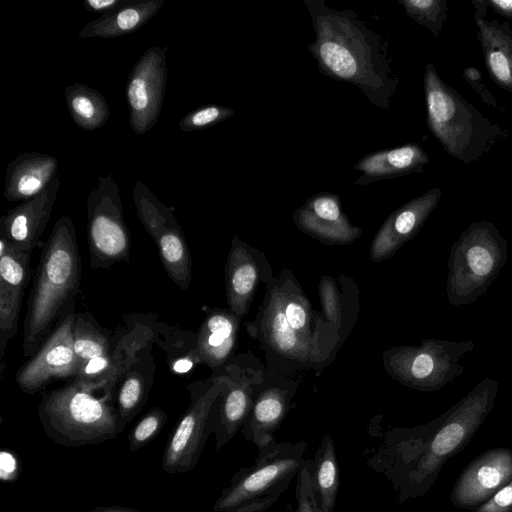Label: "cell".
Wrapping results in <instances>:
<instances>
[{
    "label": "cell",
    "instance_id": "obj_7",
    "mask_svg": "<svg viewBox=\"0 0 512 512\" xmlns=\"http://www.w3.org/2000/svg\"><path fill=\"white\" fill-rule=\"evenodd\" d=\"M256 460L238 470L213 504L214 512H265L297 476L308 458L304 441L277 442L258 449Z\"/></svg>",
    "mask_w": 512,
    "mask_h": 512
},
{
    "label": "cell",
    "instance_id": "obj_28",
    "mask_svg": "<svg viewBox=\"0 0 512 512\" xmlns=\"http://www.w3.org/2000/svg\"><path fill=\"white\" fill-rule=\"evenodd\" d=\"M164 0L130 1L112 12L88 22L79 32L82 39L116 38L136 32L160 10Z\"/></svg>",
    "mask_w": 512,
    "mask_h": 512
},
{
    "label": "cell",
    "instance_id": "obj_11",
    "mask_svg": "<svg viewBox=\"0 0 512 512\" xmlns=\"http://www.w3.org/2000/svg\"><path fill=\"white\" fill-rule=\"evenodd\" d=\"M226 385L225 376L219 370L207 380H197L187 386L190 405L165 446L162 457L165 472L182 474L195 468L210 435L208 419L212 405Z\"/></svg>",
    "mask_w": 512,
    "mask_h": 512
},
{
    "label": "cell",
    "instance_id": "obj_33",
    "mask_svg": "<svg viewBox=\"0 0 512 512\" xmlns=\"http://www.w3.org/2000/svg\"><path fill=\"white\" fill-rule=\"evenodd\" d=\"M166 413L159 407L150 409L132 428L128 435V445L135 452L148 444L167 422Z\"/></svg>",
    "mask_w": 512,
    "mask_h": 512
},
{
    "label": "cell",
    "instance_id": "obj_25",
    "mask_svg": "<svg viewBox=\"0 0 512 512\" xmlns=\"http://www.w3.org/2000/svg\"><path fill=\"white\" fill-rule=\"evenodd\" d=\"M427 163V153L416 143L371 152L354 165L355 171L362 172L355 184L368 185L378 180L392 179L414 172L421 173Z\"/></svg>",
    "mask_w": 512,
    "mask_h": 512
},
{
    "label": "cell",
    "instance_id": "obj_38",
    "mask_svg": "<svg viewBox=\"0 0 512 512\" xmlns=\"http://www.w3.org/2000/svg\"><path fill=\"white\" fill-rule=\"evenodd\" d=\"M20 473V462L14 453L3 450L0 453V480L2 482H13Z\"/></svg>",
    "mask_w": 512,
    "mask_h": 512
},
{
    "label": "cell",
    "instance_id": "obj_36",
    "mask_svg": "<svg viewBox=\"0 0 512 512\" xmlns=\"http://www.w3.org/2000/svg\"><path fill=\"white\" fill-rule=\"evenodd\" d=\"M296 507L291 512H323L314 496L306 462L296 476Z\"/></svg>",
    "mask_w": 512,
    "mask_h": 512
},
{
    "label": "cell",
    "instance_id": "obj_14",
    "mask_svg": "<svg viewBox=\"0 0 512 512\" xmlns=\"http://www.w3.org/2000/svg\"><path fill=\"white\" fill-rule=\"evenodd\" d=\"M75 305L60 319L37 352L16 372L15 383L33 395L50 382L74 378L81 367L73 347Z\"/></svg>",
    "mask_w": 512,
    "mask_h": 512
},
{
    "label": "cell",
    "instance_id": "obj_37",
    "mask_svg": "<svg viewBox=\"0 0 512 512\" xmlns=\"http://www.w3.org/2000/svg\"><path fill=\"white\" fill-rule=\"evenodd\" d=\"M472 512H512V479Z\"/></svg>",
    "mask_w": 512,
    "mask_h": 512
},
{
    "label": "cell",
    "instance_id": "obj_2",
    "mask_svg": "<svg viewBox=\"0 0 512 512\" xmlns=\"http://www.w3.org/2000/svg\"><path fill=\"white\" fill-rule=\"evenodd\" d=\"M303 2L315 32L307 48L319 71L356 86L370 103L387 109L399 84L388 61L387 42L350 9L336 10L324 0Z\"/></svg>",
    "mask_w": 512,
    "mask_h": 512
},
{
    "label": "cell",
    "instance_id": "obj_32",
    "mask_svg": "<svg viewBox=\"0 0 512 512\" xmlns=\"http://www.w3.org/2000/svg\"><path fill=\"white\" fill-rule=\"evenodd\" d=\"M406 14L418 24L427 27L436 37L447 19L446 0H399Z\"/></svg>",
    "mask_w": 512,
    "mask_h": 512
},
{
    "label": "cell",
    "instance_id": "obj_40",
    "mask_svg": "<svg viewBox=\"0 0 512 512\" xmlns=\"http://www.w3.org/2000/svg\"><path fill=\"white\" fill-rule=\"evenodd\" d=\"M129 2L130 0H85L83 5L88 11L105 14L125 6Z\"/></svg>",
    "mask_w": 512,
    "mask_h": 512
},
{
    "label": "cell",
    "instance_id": "obj_20",
    "mask_svg": "<svg viewBox=\"0 0 512 512\" xmlns=\"http://www.w3.org/2000/svg\"><path fill=\"white\" fill-rule=\"evenodd\" d=\"M442 191L433 188L393 211L371 242L369 257L380 262L392 257L420 231L438 205Z\"/></svg>",
    "mask_w": 512,
    "mask_h": 512
},
{
    "label": "cell",
    "instance_id": "obj_29",
    "mask_svg": "<svg viewBox=\"0 0 512 512\" xmlns=\"http://www.w3.org/2000/svg\"><path fill=\"white\" fill-rule=\"evenodd\" d=\"M315 500L323 512H333L339 490V466L335 445L325 434L313 459H307Z\"/></svg>",
    "mask_w": 512,
    "mask_h": 512
},
{
    "label": "cell",
    "instance_id": "obj_34",
    "mask_svg": "<svg viewBox=\"0 0 512 512\" xmlns=\"http://www.w3.org/2000/svg\"><path fill=\"white\" fill-rule=\"evenodd\" d=\"M235 111L226 106L211 104L196 108L187 113L179 122L184 132L203 130L232 117Z\"/></svg>",
    "mask_w": 512,
    "mask_h": 512
},
{
    "label": "cell",
    "instance_id": "obj_10",
    "mask_svg": "<svg viewBox=\"0 0 512 512\" xmlns=\"http://www.w3.org/2000/svg\"><path fill=\"white\" fill-rule=\"evenodd\" d=\"M87 241L92 269L129 262L131 235L119 187L112 174L100 176L86 201Z\"/></svg>",
    "mask_w": 512,
    "mask_h": 512
},
{
    "label": "cell",
    "instance_id": "obj_5",
    "mask_svg": "<svg viewBox=\"0 0 512 512\" xmlns=\"http://www.w3.org/2000/svg\"><path fill=\"white\" fill-rule=\"evenodd\" d=\"M427 125L444 150L469 164L488 153L505 131L492 124L428 63L424 72Z\"/></svg>",
    "mask_w": 512,
    "mask_h": 512
},
{
    "label": "cell",
    "instance_id": "obj_21",
    "mask_svg": "<svg viewBox=\"0 0 512 512\" xmlns=\"http://www.w3.org/2000/svg\"><path fill=\"white\" fill-rule=\"evenodd\" d=\"M263 383L254 394L251 411L240 430L243 437L258 449L275 440L274 434L286 418L298 387V383L291 379L268 385Z\"/></svg>",
    "mask_w": 512,
    "mask_h": 512
},
{
    "label": "cell",
    "instance_id": "obj_24",
    "mask_svg": "<svg viewBox=\"0 0 512 512\" xmlns=\"http://www.w3.org/2000/svg\"><path fill=\"white\" fill-rule=\"evenodd\" d=\"M59 162L39 152L19 154L6 167L3 196L8 201H25L42 193L57 177Z\"/></svg>",
    "mask_w": 512,
    "mask_h": 512
},
{
    "label": "cell",
    "instance_id": "obj_31",
    "mask_svg": "<svg viewBox=\"0 0 512 512\" xmlns=\"http://www.w3.org/2000/svg\"><path fill=\"white\" fill-rule=\"evenodd\" d=\"M73 347L81 364L112 352L109 332L89 312L75 313Z\"/></svg>",
    "mask_w": 512,
    "mask_h": 512
},
{
    "label": "cell",
    "instance_id": "obj_18",
    "mask_svg": "<svg viewBox=\"0 0 512 512\" xmlns=\"http://www.w3.org/2000/svg\"><path fill=\"white\" fill-rule=\"evenodd\" d=\"M264 254L234 236L225 265V291L228 310L239 319L247 315L260 282L272 278Z\"/></svg>",
    "mask_w": 512,
    "mask_h": 512
},
{
    "label": "cell",
    "instance_id": "obj_42",
    "mask_svg": "<svg viewBox=\"0 0 512 512\" xmlns=\"http://www.w3.org/2000/svg\"><path fill=\"white\" fill-rule=\"evenodd\" d=\"M87 512H140L138 510L119 506H99Z\"/></svg>",
    "mask_w": 512,
    "mask_h": 512
},
{
    "label": "cell",
    "instance_id": "obj_22",
    "mask_svg": "<svg viewBox=\"0 0 512 512\" xmlns=\"http://www.w3.org/2000/svg\"><path fill=\"white\" fill-rule=\"evenodd\" d=\"M60 180L56 177L39 195L22 201L0 218V237L11 245L34 250L49 222Z\"/></svg>",
    "mask_w": 512,
    "mask_h": 512
},
{
    "label": "cell",
    "instance_id": "obj_15",
    "mask_svg": "<svg viewBox=\"0 0 512 512\" xmlns=\"http://www.w3.org/2000/svg\"><path fill=\"white\" fill-rule=\"evenodd\" d=\"M167 47L147 49L133 65L126 83L129 125L138 135L150 131L157 123L163 105L168 69Z\"/></svg>",
    "mask_w": 512,
    "mask_h": 512
},
{
    "label": "cell",
    "instance_id": "obj_3",
    "mask_svg": "<svg viewBox=\"0 0 512 512\" xmlns=\"http://www.w3.org/2000/svg\"><path fill=\"white\" fill-rule=\"evenodd\" d=\"M245 327L268 355L292 369L324 364L340 345L338 331L313 310L289 270L266 283L258 313Z\"/></svg>",
    "mask_w": 512,
    "mask_h": 512
},
{
    "label": "cell",
    "instance_id": "obj_39",
    "mask_svg": "<svg viewBox=\"0 0 512 512\" xmlns=\"http://www.w3.org/2000/svg\"><path fill=\"white\" fill-rule=\"evenodd\" d=\"M202 364L194 345L181 356L173 357L169 362L170 370L176 374H186L196 365Z\"/></svg>",
    "mask_w": 512,
    "mask_h": 512
},
{
    "label": "cell",
    "instance_id": "obj_6",
    "mask_svg": "<svg viewBox=\"0 0 512 512\" xmlns=\"http://www.w3.org/2000/svg\"><path fill=\"white\" fill-rule=\"evenodd\" d=\"M37 412L46 435L65 447L102 443L122 432L115 396L91 393L74 381L43 392Z\"/></svg>",
    "mask_w": 512,
    "mask_h": 512
},
{
    "label": "cell",
    "instance_id": "obj_23",
    "mask_svg": "<svg viewBox=\"0 0 512 512\" xmlns=\"http://www.w3.org/2000/svg\"><path fill=\"white\" fill-rule=\"evenodd\" d=\"M206 316L194 339L201 363L214 372L233 357L237 346L240 319L229 310L205 307Z\"/></svg>",
    "mask_w": 512,
    "mask_h": 512
},
{
    "label": "cell",
    "instance_id": "obj_17",
    "mask_svg": "<svg viewBox=\"0 0 512 512\" xmlns=\"http://www.w3.org/2000/svg\"><path fill=\"white\" fill-rule=\"evenodd\" d=\"M34 250L17 248L0 237V362L8 342L17 334L22 300L31 278Z\"/></svg>",
    "mask_w": 512,
    "mask_h": 512
},
{
    "label": "cell",
    "instance_id": "obj_19",
    "mask_svg": "<svg viewBox=\"0 0 512 512\" xmlns=\"http://www.w3.org/2000/svg\"><path fill=\"white\" fill-rule=\"evenodd\" d=\"M293 222L303 233L327 245H347L362 234L342 210L339 196L334 193L314 194L293 213Z\"/></svg>",
    "mask_w": 512,
    "mask_h": 512
},
{
    "label": "cell",
    "instance_id": "obj_1",
    "mask_svg": "<svg viewBox=\"0 0 512 512\" xmlns=\"http://www.w3.org/2000/svg\"><path fill=\"white\" fill-rule=\"evenodd\" d=\"M498 381L485 378L435 420L388 431L367 465L384 474L398 501L423 496L448 459L461 452L492 411Z\"/></svg>",
    "mask_w": 512,
    "mask_h": 512
},
{
    "label": "cell",
    "instance_id": "obj_13",
    "mask_svg": "<svg viewBox=\"0 0 512 512\" xmlns=\"http://www.w3.org/2000/svg\"><path fill=\"white\" fill-rule=\"evenodd\" d=\"M132 196L136 214L154 240L166 274L179 288L187 290L192 281V258L173 210L141 181L134 184Z\"/></svg>",
    "mask_w": 512,
    "mask_h": 512
},
{
    "label": "cell",
    "instance_id": "obj_9",
    "mask_svg": "<svg viewBox=\"0 0 512 512\" xmlns=\"http://www.w3.org/2000/svg\"><path fill=\"white\" fill-rule=\"evenodd\" d=\"M472 339H424L419 345L397 346L382 356L386 372L405 387L432 392L442 389L464 372L459 360L473 351Z\"/></svg>",
    "mask_w": 512,
    "mask_h": 512
},
{
    "label": "cell",
    "instance_id": "obj_30",
    "mask_svg": "<svg viewBox=\"0 0 512 512\" xmlns=\"http://www.w3.org/2000/svg\"><path fill=\"white\" fill-rule=\"evenodd\" d=\"M66 106L76 125L86 131L101 128L110 117V108L104 95L82 83L66 86Z\"/></svg>",
    "mask_w": 512,
    "mask_h": 512
},
{
    "label": "cell",
    "instance_id": "obj_4",
    "mask_svg": "<svg viewBox=\"0 0 512 512\" xmlns=\"http://www.w3.org/2000/svg\"><path fill=\"white\" fill-rule=\"evenodd\" d=\"M81 257L69 216L54 224L39 258L27 301L22 348L32 357L54 327L75 305L80 289Z\"/></svg>",
    "mask_w": 512,
    "mask_h": 512
},
{
    "label": "cell",
    "instance_id": "obj_16",
    "mask_svg": "<svg viewBox=\"0 0 512 512\" xmlns=\"http://www.w3.org/2000/svg\"><path fill=\"white\" fill-rule=\"evenodd\" d=\"M512 479V449H489L472 460L453 485L450 499L458 508L473 511Z\"/></svg>",
    "mask_w": 512,
    "mask_h": 512
},
{
    "label": "cell",
    "instance_id": "obj_41",
    "mask_svg": "<svg viewBox=\"0 0 512 512\" xmlns=\"http://www.w3.org/2000/svg\"><path fill=\"white\" fill-rule=\"evenodd\" d=\"M488 5L500 15L512 19V0H491Z\"/></svg>",
    "mask_w": 512,
    "mask_h": 512
},
{
    "label": "cell",
    "instance_id": "obj_27",
    "mask_svg": "<svg viewBox=\"0 0 512 512\" xmlns=\"http://www.w3.org/2000/svg\"><path fill=\"white\" fill-rule=\"evenodd\" d=\"M478 39L493 81L512 93V29L509 23L476 16Z\"/></svg>",
    "mask_w": 512,
    "mask_h": 512
},
{
    "label": "cell",
    "instance_id": "obj_43",
    "mask_svg": "<svg viewBox=\"0 0 512 512\" xmlns=\"http://www.w3.org/2000/svg\"><path fill=\"white\" fill-rule=\"evenodd\" d=\"M80 512H82V511H80Z\"/></svg>",
    "mask_w": 512,
    "mask_h": 512
},
{
    "label": "cell",
    "instance_id": "obj_12",
    "mask_svg": "<svg viewBox=\"0 0 512 512\" xmlns=\"http://www.w3.org/2000/svg\"><path fill=\"white\" fill-rule=\"evenodd\" d=\"M220 371L227 385L214 401L208 419L215 448L221 450L244 425L253 405L254 394L264 382L261 363L251 355L233 357Z\"/></svg>",
    "mask_w": 512,
    "mask_h": 512
},
{
    "label": "cell",
    "instance_id": "obj_26",
    "mask_svg": "<svg viewBox=\"0 0 512 512\" xmlns=\"http://www.w3.org/2000/svg\"><path fill=\"white\" fill-rule=\"evenodd\" d=\"M155 368L151 347L147 345L121 378L115 394L121 431L144 407L153 385Z\"/></svg>",
    "mask_w": 512,
    "mask_h": 512
},
{
    "label": "cell",
    "instance_id": "obj_8",
    "mask_svg": "<svg viewBox=\"0 0 512 512\" xmlns=\"http://www.w3.org/2000/svg\"><path fill=\"white\" fill-rule=\"evenodd\" d=\"M508 242L493 223L472 222L453 243L448 257V303L460 308L484 295L504 267Z\"/></svg>",
    "mask_w": 512,
    "mask_h": 512
},
{
    "label": "cell",
    "instance_id": "obj_35",
    "mask_svg": "<svg viewBox=\"0 0 512 512\" xmlns=\"http://www.w3.org/2000/svg\"><path fill=\"white\" fill-rule=\"evenodd\" d=\"M319 297L322 315L339 333L343 326V305L335 280L323 275L319 282Z\"/></svg>",
    "mask_w": 512,
    "mask_h": 512
}]
</instances>
